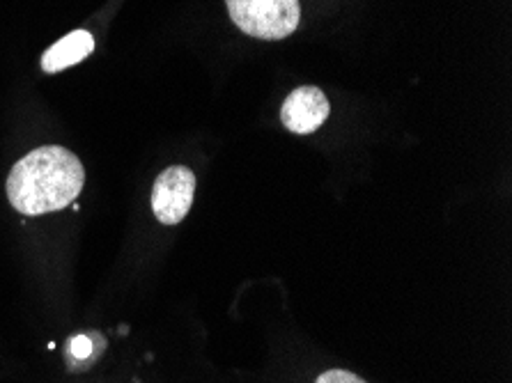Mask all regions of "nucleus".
I'll use <instances>...</instances> for the list:
<instances>
[{
  "mask_svg": "<svg viewBox=\"0 0 512 383\" xmlns=\"http://www.w3.org/2000/svg\"><path fill=\"white\" fill-rule=\"evenodd\" d=\"M83 184L79 156L60 145H44L14 163L7 177V198L21 214L40 216L72 205Z\"/></svg>",
  "mask_w": 512,
  "mask_h": 383,
  "instance_id": "1",
  "label": "nucleus"
},
{
  "mask_svg": "<svg viewBox=\"0 0 512 383\" xmlns=\"http://www.w3.org/2000/svg\"><path fill=\"white\" fill-rule=\"evenodd\" d=\"M230 19L242 33L276 42L299 28V0H226Z\"/></svg>",
  "mask_w": 512,
  "mask_h": 383,
  "instance_id": "2",
  "label": "nucleus"
},
{
  "mask_svg": "<svg viewBox=\"0 0 512 383\" xmlns=\"http://www.w3.org/2000/svg\"><path fill=\"white\" fill-rule=\"evenodd\" d=\"M196 195V175L186 166H170L157 177L152 189V211L164 225L182 223Z\"/></svg>",
  "mask_w": 512,
  "mask_h": 383,
  "instance_id": "3",
  "label": "nucleus"
},
{
  "mask_svg": "<svg viewBox=\"0 0 512 383\" xmlns=\"http://www.w3.org/2000/svg\"><path fill=\"white\" fill-rule=\"evenodd\" d=\"M329 113L331 104L327 95L320 88H315V85H301L283 101L281 122L292 134L308 136L315 134L327 122Z\"/></svg>",
  "mask_w": 512,
  "mask_h": 383,
  "instance_id": "4",
  "label": "nucleus"
},
{
  "mask_svg": "<svg viewBox=\"0 0 512 383\" xmlns=\"http://www.w3.org/2000/svg\"><path fill=\"white\" fill-rule=\"evenodd\" d=\"M92 51H95V37L88 30H74L44 53L40 65L46 74H58L62 69L79 65Z\"/></svg>",
  "mask_w": 512,
  "mask_h": 383,
  "instance_id": "5",
  "label": "nucleus"
},
{
  "mask_svg": "<svg viewBox=\"0 0 512 383\" xmlns=\"http://www.w3.org/2000/svg\"><path fill=\"white\" fill-rule=\"evenodd\" d=\"M92 351H95V342H92L88 335H79V338H72V342H69V356L76 358V361L90 358Z\"/></svg>",
  "mask_w": 512,
  "mask_h": 383,
  "instance_id": "6",
  "label": "nucleus"
},
{
  "mask_svg": "<svg viewBox=\"0 0 512 383\" xmlns=\"http://www.w3.org/2000/svg\"><path fill=\"white\" fill-rule=\"evenodd\" d=\"M315 383H366L363 379L356 377V374L347 372V370H329L317 377Z\"/></svg>",
  "mask_w": 512,
  "mask_h": 383,
  "instance_id": "7",
  "label": "nucleus"
}]
</instances>
